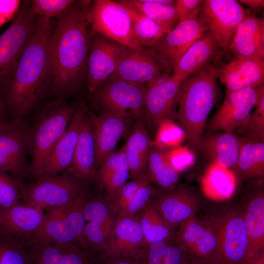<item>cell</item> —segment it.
Returning <instances> with one entry per match:
<instances>
[{
    "label": "cell",
    "instance_id": "cell-1",
    "mask_svg": "<svg viewBox=\"0 0 264 264\" xmlns=\"http://www.w3.org/2000/svg\"><path fill=\"white\" fill-rule=\"evenodd\" d=\"M54 26L51 18L38 16L12 72L4 98L14 119L30 111L51 81L48 43Z\"/></svg>",
    "mask_w": 264,
    "mask_h": 264
},
{
    "label": "cell",
    "instance_id": "cell-2",
    "mask_svg": "<svg viewBox=\"0 0 264 264\" xmlns=\"http://www.w3.org/2000/svg\"><path fill=\"white\" fill-rule=\"evenodd\" d=\"M75 1L58 16L48 40L51 88L60 94L76 89L87 71L88 25L83 7Z\"/></svg>",
    "mask_w": 264,
    "mask_h": 264
},
{
    "label": "cell",
    "instance_id": "cell-3",
    "mask_svg": "<svg viewBox=\"0 0 264 264\" xmlns=\"http://www.w3.org/2000/svg\"><path fill=\"white\" fill-rule=\"evenodd\" d=\"M214 66L188 77L179 89L176 119L185 133L187 145L194 151H199L207 117L219 96Z\"/></svg>",
    "mask_w": 264,
    "mask_h": 264
},
{
    "label": "cell",
    "instance_id": "cell-4",
    "mask_svg": "<svg viewBox=\"0 0 264 264\" xmlns=\"http://www.w3.org/2000/svg\"><path fill=\"white\" fill-rule=\"evenodd\" d=\"M77 106L59 101L49 102L29 130V154L31 156L30 175L38 179L54 145L67 129Z\"/></svg>",
    "mask_w": 264,
    "mask_h": 264
},
{
    "label": "cell",
    "instance_id": "cell-5",
    "mask_svg": "<svg viewBox=\"0 0 264 264\" xmlns=\"http://www.w3.org/2000/svg\"><path fill=\"white\" fill-rule=\"evenodd\" d=\"M146 86L131 83L113 74L88 97L99 114H131L136 121L143 120Z\"/></svg>",
    "mask_w": 264,
    "mask_h": 264
},
{
    "label": "cell",
    "instance_id": "cell-6",
    "mask_svg": "<svg viewBox=\"0 0 264 264\" xmlns=\"http://www.w3.org/2000/svg\"><path fill=\"white\" fill-rule=\"evenodd\" d=\"M85 184L65 173L39 178L31 184L22 183L23 203L47 212L67 207L84 192Z\"/></svg>",
    "mask_w": 264,
    "mask_h": 264
},
{
    "label": "cell",
    "instance_id": "cell-7",
    "mask_svg": "<svg viewBox=\"0 0 264 264\" xmlns=\"http://www.w3.org/2000/svg\"><path fill=\"white\" fill-rule=\"evenodd\" d=\"M85 14L88 25L90 27L89 38L98 33L128 48L143 49L134 40L132 20L128 8L118 1L94 0Z\"/></svg>",
    "mask_w": 264,
    "mask_h": 264
},
{
    "label": "cell",
    "instance_id": "cell-8",
    "mask_svg": "<svg viewBox=\"0 0 264 264\" xmlns=\"http://www.w3.org/2000/svg\"><path fill=\"white\" fill-rule=\"evenodd\" d=\"M211 220L216 231L217 243L207 264H244L248 239L243 210H229Z\"/></svg>",
    "mask_w": 264,
    "mask_h": 264
},
{
    "label": "cell",
    "instance_id": "cell-9",
    "mask_svg": "<svg viewBox=\"0 0 264 264\" xmlns=\"http://www.w3.org/2000/svg\"><path fill=\"white\" fill-rule=\"evenodd\" d=\"M36 20L30 1H24L10 26L0 35V98L4 99L15 66L34 31Z\"/></svg>",
    "mask_w": 264,
    "mask_h": 264
},
{
    "label": "cell",
    "instance_id": "cell-10",
    "mask_svg": "<svg viewBox=\"0 0 264 264\" xmlns=\"http://www.w3.org/2000/svg\"><path fill=\"white\" fill-rule=\"evenodd\" d=\"M87 198L84 192L70 205L47 212L44 222L28 244L72 242L78 244L86 223L82 208Z\"/></svg>",
    "mask_w": 264,
    "mask_h": 264
},
{
    "label": "cell",
    "instance_id": "cell-11",
    "mask_svg": "<svg viewBox=\"0 0 264 264\" xmlns=\"http://www.w3.org/2000/svg\"><path fill=\"white\" fill-rule=\"evenodd\" d=\"M208 30V26L199 16L178 22L153 46L144 49L163 73L169 74L190 46Z\"/></svg>",
    "mask_w": 264,
    "mask_h": 264
},
{
    "label": "cell",
    "instance_id": "cell-12",
    "mask_svg": "<svg viewBox=\"0 0 264 264\" xmlns=\"http://www.w3.org/2000/svg\"><path fill=\"white\" fill-rule=\"evenodd\" d=\"M29 130L21 119L8 120L0 127V171L21 182L30 175Z\"/></svg>",
    "mask_w": 264,
    "mask_h": 264
},
{
    "label": "cell",
    "instance_id": "cell-13",
    "mask_svg": "<svg viewBox=\"0 0 264 264\" xmlns=\"http://www.w3.org/2000/svg\"><path fill=\"white\" fill-rule=\"evenodd\" d=\"M250 14L235 0H204L199 17L208 27L224 52L240 24Z\"/></svg>",
    "mask_w": 264,
    "mask_h": 264
},
{
    "label": "cell",
    "instance_id": "cell-14",
    "mask_svg": "<svg viewBox=\"0 0 264 264\" xmlns=\"http://www.w3.org/2000/svg\"><path fill=\"white\" fill-rule=\"evenodd\" d=\"M264 95V84L239 90H226L223 102L209 121L208 129L212 132H234Z\"/></svg>",
    "mask_w": 264,
    "mask_h": 264
},
{
    "label": "cell",
    "instance_id": "cell-15",
    "mask_svg": "<svg viewBox=\"0 0 264 264\" xmlns=\"http://www.w3.org/2000/svg\"><path fill=\"white\" fill-rule=\"evenodd\" d=\"M181 81L163 73L146 86L143 121L150 129H156L165 119H176L177 97Z\"/></svg>",
    "mask_w": 264,
    "mask_h": 264
},
{
    "label": "cell",
    "instance_id": "cell-16",
    "mask_svg": "<svg viewBox=\"0 0 264 264\" xmlns=\"http://www.w3.org/2000/svg\"><path fill=\"white\" fill-rule=\"evenodd\" d=\"M87 59V89L92 93L113 74L127 47L96 33L89 38Z\"/></svg>",
    "mask_w": 264,
    "mask_h": 264
},
{
    "label": "cell",
    "instance_id": "cell-17",
    "mask_svg": "<svg viewBox=\"0 0 264 264\" xmlns=\"http://www.w3.org/2000/svg\"><path fill=\"white\" fill-rule=\"evenodd\" d=\"M87 112L93 130L98 170L105 159L114 151L119 141L128 135L136 120L128 113L96 115L88 110Z\"/></svg>",
    "mask_w": 264,
    "mask_h": 264
},
{
    "label": "cell",
    "instance_id": "cell-18",
    "mask_svg": "<svg viewBox=\"0 0 264 264\" xmlns=\"http://www.w3.org/2000/svg\"><path fill=\"white\" fill-rule=\"evenodd\" d=\"M178 226L175 239L189 258L207 263L217 243L216 231L211 222L194 216Z\"/></svg>",
    "mask_w": 264,
    "mask_h": 264
},
{
    "label": "cell",
    "instance_id": "cell-19",
    "mask_svg": "<svg viewBox=\"0 0 264 264\" xmlns=\"http://www.w3.org/2000/svg\"><path fill=\"white\" fill-rule=\"evenodd\" d=\"M224 52L208 30L197 39L179 60L172 75L183 81L188 77L213 66Z\"/></svg>",
    "mask_w": 264,
    "mask_h": 264
},
{
    "label": "cell",
    "instance_id": "cell-20",
    "mask_svg": "<svg viewBox=\"0 0 264 264\" xmlns=\"http://www.w3.org/2000/svg\"><path fill=\"white\" fill-rule=\"evenodd\" d=\"M214 70L226 90H239L264 84V59L234 58L226 64L214 66Z\"/></svg>",
    "mask_w": 264,
    "mask_h": 264
},
{
    "label": "cell",
    "instance_id": "cell-21",
    "mask_svg": "<svg viewBox=\"0 0 264 264\" xmlns=\"http://www.w3.org/2000/svg\"><path fill=\"white\" fill-rule=\"evenodd\" d=\"M87 110L81 121L71 163L66 171L84 184L95 180L98 172L93 130Z\"/></svg>",
    "mask_w": 264,
    "mask_h": 264
},
{
    "label": "cell",
    "instance_id": "cell-22",
    "mask_svg": "<svg viewBox=\"0 0 264 264\" xmlns=\"http://www.w3.org/2000/svg\"><path fill=\"white\" fill-rule=\"evenodd\" d=\"M87 109L83 103L77 106L67 129L51 150L40 177L59 175L69 167L78 141L81 121Z\"/></svg>",
    "mask_w": 264,
    "mask_h": 264
},
{
    "label": "cell",
    "instance_id": "cell-23",
    "mask_svg": "<svg viewBox=\"0 0 264 264\" xmlns=\"http://www.w3.org/2000/svg\"><path fill=\"white\" fill-rule=\"evenodd\" d=\"M153 203L165 221L173 229L195 216L200 205L198 196L186 188L166 192Z\"/></svg>",
    "mask_w": 264,
    "mask_h": 264
},
{
    "label": "cell",
    "instance_id": "cell-24",
    "mask_svg": "<svg viewBox=\"0 0 264 264\" xmlns=\"http://www.w3.org/2000/svg\"><path fill=\"white\" fill-rule=\"evenodd\" d=\"M30 264H94L97 259L76 243H37L28 245Z\"/></svg>",
    "mask_w": 264,
    "mask_h": 264
},
{
    "label": "cell",
    "instance_id": "cell-25",
    "mask_svg": "<svg viewBox=\"0 0 264 264\" xmlns=\"http://www.w3.org/2000/svg\"><path fill=\"white\" fill-rule=\"evenodd\" d=\"M163 73H165L145 49L127 47L119 57L113 75L126 81L144 84Z\"/></svg>",
    "mask_w": 264,
    "mask_h": 264
},
{
    "label": "cell",
    "instance_id": "cell-26",
    "mask_svg": "<svg viewBox=\"0 0 264 264\" xmlns=\"http://www.w3.org/2000/svg\"><path fill=\"white\" fill-rule=\"evenodd\" d=\"M229 52L234 58L264 59V20L249 14L240 24Z\"/></svg>",
    "mask_w": 264,
    "mask_h": 264
},
{
    "label": "cell",
    "instance_id": "cell-27",
    "mask_svg": "<svg viewBox=\"0 0 264 264\" xmlns=\"http://www.w3.org/2000/svg\"><path fill=\"white\" fill-rule=\"evenodd\" d=\"M146 246L136 217H117L111 231L107 257L134 259Z\"/></svg>",
    "mask_w": 264,
    "mask_h": 264
},
{
    "label": "cell",
    "instance_id": "cell-28",
    "mask_svg": "<svg viewBox=\"0 0 264 264\" xmlns=\"http://www.w3.org/2000/svg\"><path fill=\"white\" fill-rule=\"evenodd\" d=\"M1 211L0 231L16 236L27 244L45 218L42 210L24 203Z\"/></svg>",
    "mask_w": 264,
    "mask_h": 264
},
{
    "label": "cell",
    "instance_id": "cell-29",
    "mask_svg": "<svg viewBox=\"0 0 264 264\" xmlns=\"http://www.w3.org/2000/svg\"><path fill=\"white\" fill-rule=\"evenodd\" d=\"M248 247L244 264L264 252V194L255 190L243 209Z\"/></svg>",
    "mask_w": 264,
    "mask_h": 264
},
{
    "label": "cell",
    "instance_id": "cell-30",
    "mask_svg": "<svg viewBox=\"0 0 264 264\" xmlns=\"http://www.w3.org/2000/svg\"><path fill=\"white\" fill-rule=\"evenodd\" d=\"M243 139L234 132H212L203 135L199 152L211 160L233 169L237 162Z\"/></svg>",
    "mask_w": 264,
    "mask_h": 264
},
{
    "label": "cell",
    "instance_id": "cell-31",
    "mask_svg": "<svg viewBox=\"0 0 264 264\" xmlns=\"http://www.w3.org/2000/svg\"><path fill=\"white\" fill-rule=\"evenodd\" d=\"M123 146L130 171L134 179L146 175L147 162L152 141L144 121H135Z\"/></svg>",
    "mask_w": 264,
    "mask_h": 264
},
{
    "label": "cell",
    "instance_id": "cell-32",
    "mask_svg": "<svg viewBox=\"0 0 264 264\" xmlns=\"http://www.w3.org/2000/svg\"><path fill=\"white\" fill-rule=\"evenodd\" d=\"M238 184V176L232 169L211 162L201 178V187L207 198L224 201L231 198Z\"/></svg>",
    "mask_w": 264,
    "mask_h": 264
},
{
    "label": "cell",
    "instance_id": "cell-33",
    "mask_svg": "<svg viewBox=\"0 0 264 264\" xmlns=\"http://www.w3.org/2000/svg\"><path fill=\"white\" fill-rule=\"evenodd\" d=\"M129 166L123 147L110 154L100 165L96 181L111 198L127 182Z\"/></svg>",
    "mask_w": 264,
    "mask_h": 264
},
{
    "label": "cell",
    "instance_id": "cell-34",
    "mask_svg": "<svg viewBox=\"0 0 264 264\" xmlns=\"http://www.w3.org/2000/svg\"><path fill=\"white\" fill-rule=\"evenodd\" d=\"M189 259L174 236L147 245L133 259L140 264H187Z\"/></svg>",
    "mask_w": 264,
    "mask_h": 264
},
{
    "label": "cell",
    "instance_id": "cell-35",
    "mask_svg": "<svg viewBox=\"0 0 264 264\" xmlns=\"http://www.w3.org/2000/svg\"><path fill=\"white\" fill-rule=\"evenodd\" d=\"M125 6L162 24L171 30L178 22L173 0H123Z\"/></svg>",
    "mask_w": 264,
    "mask_h": 264
},
{
    "label": "cell",
    "instance_id": "cell-36",
    "mask_svg": "<svg viewBox=\"0 0 264 264\" xmlns=\"http://www.w3.org/2000/svg\"><path fill=\"white\" fill-rule=\"evenodd\" d=\"M147 176L152 183L168 192L176 188L179 174L170 165L166 151L151 145L147 166Z\"/></svg>",
    "mask_w": 264,
    "mask_h": 264
},
{
    "label": "cell",
    "instance_id": "cell-37",
    "mask_svg": "<svg viewBox=\"0 0 264 264\" xmlns=\"http://www.w3.org/2000/svg\"><path fill=\"white\" fill-rule=\"evenodd\" d=\"M233 170L237 176L244 179L263 177L264 142H253L243 139L237 162Z\"/></svg>",
    "mask_w": 264,
    "mask_h": 264
},
{
    "label": "cell",
    "instance_id": "cell-38",
    "mask_svg": "<svg viewBox=\"0 0 264 264\" xmlns=\"http://www.w3.org/2000/svg\"><path fill=\"white\" fill-rule=\"evenodd\" d=\"M139 223L146 245L173 238L174 229L161 216L153 202L135 216Z\"/></svg>",
    "mask_w": 264,
    "mask_h": 264
},
{
    "label": "cell",
    "instance_id": "cell-39",
    "mask_svg": "<svg viewBox=\"0 0 264 264\" xmlns=\"http://www.w3.org/2000/svg\"><path fill=\"white\" fill-rule=\"evenodd\" d=\"M126 7L132 18L134 40L140 48L144 49L153 46L170 31L159 22Z\"/></svg>",
    "mask_w": 264,
    "mask_h": 264
},
{
    "label": "cell",
    "instance_id": "cell-40",
    "mask_svg": "<svg viewBox=\"0 0 264 264\" xmlns=\"http://www.w3.org/2000/svg\"><path fill=\"white\" fill-rule=\"evenodd\" d=\"M0 264H30L27 243L0 231Z\"/></svg>",
    "mask_w": 264,
    "mask_h": 264
},
{
    "label": "cell",
    "instance_id": "cell-41",
    "mask_svg": "<svg viewBox=\"0 0 264 264\" xmlns=\"http://www.w3.org/2000/svg\"><path fill=\"white\" fill-rule=\"evenodd\" d=\"M185 140V133L182 128L174 120L165 119L158 124L152 145L167 151L182 145Z\"/></svg>",
    "mask_w": 264,
    "mask_h": 264
},
{
    "label": "cell",
    "instance_id": "cell-42",
    "mask_svg": "<svg viewBox=\"0 0 264 264\" xmlns=\"http://www.w3.org/2000/svg\"><path fill=\"white\" fill-rule=\"evenodd\" d=\"M234 133L250 141L264 142V95L258 102L254 110Z\"/></svg>",
    "mask_w": 264,
    "mask_h": 264
},
{
    "label": "cell",
    "instance_id": "cell-43",
    "mask_svg": "<svg viewBox=\"0 0 264 264\" xmlns=\"http://www.w3.org/2000/svg\"><path fill=\"white\" fill-rule=\"evenodd\" d=\"M86 222L95 223L112 230L115 220L110 205L98 199H86L82 208Z\"/></svg>",
    "mask_w": 264,
    "mask_h": 264
},
{
    "label": "cell",
    "instance_id": "cell-44",
    "mask_svg": "<svg viewBox=\"0 0 264 264\" xmlns=\"http://www.w3.org/2000/svg\"><path fill=\"white\" fill-rule=\"evenodd\" d=\"M23 182L0 171V208L6 209L19 204Z\"/></svg>",
    "mask_w": 264,
    "mask_h": 264
},
{
    "label": "cell",
    "instance_id": "cell-45",
    "mask_svg": "<svg viewBox=\"0 0 264 264\" xmlns=\"http://www.w3.org/2000/svg\"><path fill=\"white\" fill-rule=\"evenodd\" d=\"M156 193V191L147 180L138 189L117 217L135 216L150 203Z\"/></svg>",
    "mask_w": 264,
    "mask_h": 264
},
{
    "label": "cell",
    "instance_id": "cell-46",
    "mask_svg": "<svg viewBox=\"0 0 264 264\" xmlns=\"http://www.w3.org/2000/svg\"><path fill=\"white\" fill-rule=\"evenodd\" d=\"M166 157L171 166L179 174L192 167L196 160L194 151L187 144L167 150Z\"/></svg>",
    "mask_w": 264,
    "mask_h": 264
},
{
    "label": "cell",
    "instance_id": "cell-47",
    "mask_svg": "<svg viewBox=\"0 0 264 264\" xmlns=\"http://www.w3.org/2000/svg\"><path fill=\"white\" fill-rule=\"evenodd\" d=\"M74 1L72 0H34L30 1V9L34 15L51 18L60 15Z\"/></svg>",
    "mask_w": 264,
    "mask_h": 264
},
{
    "label": "cell",
    "instance_id": "cell-48",
    "mask_svg": "<svg viewBox=\"0 0 264 264\" xmlns=\"http://www.w3.org/2000/svg\"><path fill=\"white\" fill-rule=\"evenodd\" d=\"M147 180V176L124 184L112 197L110 204L114 214L118 216L131 199L138 189Z\"/></svg>",
    "mask_w": 264,
    "mask_h": 264
},
{
    "label": "cell",
    "instance_id": "cell-49",
    "mask_svg": "<svg viewBox=\"0 0 264 264\" xmlns=\"http://www.w3.org/2000/svg\"><path fill=\"white\" fill-rule=\"evenodd\" d=\"M203 0H177L175 4L178 22L199 16Z\"/></svg>",
    "mask_w": 264,
    "mask_h": 264
},
{
    "label": "cell",
    "instance_id": "cell-50",
    "mask_svg": "<svg viewBox=\"0 0 264 264\" xmlns=\"http://www.w3.org/2000/svg\"><path fill=\"white\" fill-rule=\"evenodd\" d=\"M21 4V1L19 0H0V28L13 20Z\"/></svg>",
    "mask_w": 264,
    "mask_h": 264
},
{
    "label": "cell",
    "instance_id": "cell-51",
    "mask_svg": "<svg viewBox=\"0 0 264 264\" xmlns=\"http://www.w3.org/2000/svg\"><path fill=\"white\" fill-rule=\"evenodd\" d=\"M94 264H140L137 261L131 258H103L98 259Z\"/></svg>",
    "mask_w": 264,
    "mask_h": 264
},
{
    "label": "cell",
    "instance_id": "cell-52",
    "mask_svg": "<svg viewBox=\"0 0 264 264\" xmlns=\"http://www.w3.org/2000/svg\"><path fill=\"white\" fill-rule=\"evenodd\" d=\"M239 1L253 11L261 10L264 6V0H240Z\"/></svg>",
    "mask_w": 264,
    "mask_h": 264
},
{
    "label": "cell",
    "instance_id": "cell-53",
    "mask_svg": "<svg viewBox=\"0 0 264 264\" xmlns=\"http://www.w3.org/2000/svg\"><path fill=\"white\" fill-rule=\"evenodd\" d=\"M7 111L4 100L0 98V127L5 122L8 120L5 118Z\"/></svg>",
    "mask_w": 264,
    "mask_h": 264
},
{
    "label": "cell",
    "instance_id": "cell-54",
    "mask_svg": "<svg viewBox=\"0 0 264 264\" xmlns=\"http://www.w3.org/2000/svg\"><path fill=\"white\" fill-rule=\"evenodd\" d=\"M245 264H264V252L250 260Z\"/></svg>",
    "mask_w": 264,
    "mask_h": 264
},
{
    "label": "cell",
    "instance_id": "cell-55",
    "mask_svg": "<svg viewBox=\"0 0 264 264\" xmlns=\"http://www.w3.org/2000/svg\"><path fill=\"white\" fill-rule=\"evenodd\" d=\"M187 264H208L207 263L202 261H197L189 259Z\"/></svg>",
    "mask_w": 264,
    "mask_h": 264
},
{
    "label": "cell",
    "instance_id": "cell-56",
    "mask_svg": "<svg viewBox=\"0 0 264 264\" xmlns=\"http://www.w3.org/2000/svg\"><path fill=\"white\" fill-rule=\"evenodd\" d=\"M1 209L0 208V223H1Z\"/></svg>",
    "mask_w": 264,
    "mask_h": 264
}]
</instances>
